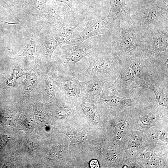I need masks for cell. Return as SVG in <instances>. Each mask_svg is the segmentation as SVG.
Listing matches in <instances>:
<instances>
[{"instance_id":"6da1fadb","label":"cell","mask_w":168,"mask_h":168,"mask_svg":"<svg viewBox=\"0 0 168 168\" xmlns=\"http://www.w3.org/2000/svg\"><path fill=\"white\" fill-rule=\"evenodd\" d=\"M129 55L104 46L89 57L90 65L86 70L79 74L74 72V75L81 81L101 78L106 82H112L126 64Z\"/></svg>"},{"instance_id":"7a4b0ae2","label":"cell","mask_w":168,"mask_h":168,"mask_svg":"<svg viewBox=\"0 0 168 168\" xmlns=\"http://www.w3.org/2000/svg\"><path fill=\"white\" fill-rule=\"evenodd\" d=\"M141 56L149 63L156 74L168 77V28L144 30Z\"/></svg>"},{"instance_id":"3957f363","label":"cell","mask_w":168,"mask_h":168,"mask_svg":"<svg viewBox=\"0 0 168 168\" xmlns=\"http://www.w3.org/2000/svg\"><path fill=\"white\" fill-rule=\"evenodd\" d=\"M118 36L114 35L107 46L110 49L128 54L129 55L142 57L144 31L135 23L119 21Z\"/></svg>"},{"instance_id":"277c9868","label":"cell","mask_w":168,"mask_h":168,"mask_svg":"<svg viewBox=\"0 0 168 168\" xmlns=\"http://www.w3.org/2000/svg\"><path fill=\"white\" fill-rule=\"evenodd\" d=\"M86 25L82 31L75 38L71 39L65 44L75 45L81 43L92 36L104 35L110 37L114 35V21L107 16H86Z\"/></svg>"},{"instance_id":"5b68a950","label":"cell","mask_w":168,"mask_h":168,"mask_svg":"<svg viewBox=\"0 0 168 168\" xmlns=\"http://www.w3.org/2000/svg\"><path fill=\"white\" fill-rule=\"evenodd\" d=\"M103 45L95 43L83 42L75 44H64L59 46V57L64 69L69 71L68 64L73 62L74 64L86 57H89L101 49Z\"/></svg>"},{"instance_id":"8992f818","label":"cell","mask_w":168,"mask_h":168,"mask_svg":"<svg viewBox=\"0 0 168 168\" xmlns=\"http://www.w3.org/2000/svg\"><path fill=\"white\" fill-rule=\"evenodd\" d=\"M168 5L153 4L137 12L135 24L143 30L155 28L160 22L168 21Z\"/></svg>"},{"instance_id":"52a82bcc","label":"cell","mask_w":168,"mask_h":168,"mask_svg":"<svg viewBox=\"0 0 168 168\" xmlns=\"http://www.w3.org/2000/svg\"><path fill=\"white\" fill-rule=\"evenodd\" d=\"M99 98L100 106L107 110L119 112L137 105L141 101L142 98L140 96L129 98L117 96L112 92L107 82H106Z\"/></svg>"},{"instance_id":"ba28073f","label":"cell","mask_w":168,"mask_h":168,"mask_svg":"<svg viewBox=\"0 0 168 168\" xmlns=\"http://www.w3.org/2000/svg\"><path fill=\"white\" fill-rule=\"evenodd\" d=\"M82 18L77 12H70L65 18L52 29L54 37L59 46L66 44L72 33L81 23Z\"/></svg>"},{"instance_id":"9c48e42d","label":"cell","mask_w":168,"mask_h":168,"mask_svg":"<svg viewBox=\"0 0 168 168\" xmlns=\"http://www.w3.org/2000/svg\"><path fill=\"white\" fill-rule=\"evenodd\" d=\"M58 86L62 95L70 100H75L80 95L79 81L73 72L64 69L58 78Z\"/></svg>"},{"instance_id":"30bf717a","label":"cell","mask_w":168,"mask_h":168,"mask_svg":"<svg viewBox=\"0 0 168 168\" xmlns=\"http://www.w3.org/2000/svg\"><path fill=\"white\" fill-rule=\"evenodd\" d=\"M110 10L107 16L113 21H123L130 24L135 22L137 12L129 6L126 0H109Z\"/></svg>"},{"instance_id":"8fae6325","label":"cell","mask_w":168,"mask_h":168,"mask_svg":"<svg viewBox=\"0 0 168 168\" xmlns=\"http://www.w3.org/2000/svg\"><path fill=\"white\" fill-rule=\"evenodd\" d=\"M71 11L67 5L55 0L47 5L39 16L45 17L53 29L61 22Z\"/></svg>"},{"instance_id":"7c38bea8","label":"cell","mask_w":168,"mask_h":168,"mask_svg":"<svg viewBox=\"0 0 168 168\" xmlns=\"http://www.w3.org/2000/svg\"><path fill=\"white\" fill-rule=\"evenodd\" d=\"M127 62L134 72L135 80L149 81V77L155 73L149 63L142 57L129 55Z\"/></svg>"},{"instance_id":"4fadbf2b","label":"cell","mask_w":168,"mask_h":168,"mask_svg":"<svg viewBox=\"0 0 168 168\" xmlns=\"http://www.w3.org/2000/svg\"><path fill=\"white\" fill-rule=\"evenodd\" d=\"M79 81L80 96L93 100L99 99L104 86L107 82L101 78H94Z\"/></svg>"},{"instance_id":"5bb4252c","label":"cell","mask_w":168,"mask_h":168,"mask_svg":"<svg viewBox=\"0 0 168 168\" xmlns=\"http://www.w3.org/2000/svg\"><path fill=\"white\" fill-rule=\"evenodd\" d=\"M135 80L134 72L127 61L126 64L117 78L112 82H107V83L108 87L112 92H121L130 87Z\"/></svg>"},{"instance_id":"9a60e30c","label":"cell","mask_w":168,"mask_h":168,"mask_svg":"<svg viewBox=\"0 0 168 168\" xmlns=\"http://www.w3.org/2000/svg\"><path fill=\"white\" fill-rule=\"evenodd\" d=\"M144 139L140 133H127L123 140L125 151L131 155L139 152L145 146Z\"/></svg>"},{"instance_id":"2e32d148","label":"cell","mask_w":168,"mask_h":168,"mask_svg":"<svg viewBox=\"0 0 168 168\" xmlns=\"http://www.w3.org/2000/svg\"><path fill=\"white\" fill-rule=\"evenodd\" d=\"M39 43L42 55L46 60H50L54 51L58 45V42L53 33L47 34L40 37Z\"/></svg>"},{"instance_id":"e0dca14e","label":"cell","mask_w":168,"mask_h":168,"mask_svg":"<svg viewBox=\"0 0 168 168\" xmlns=\"http://www.w3.org/2000/svg\"><path fill=\"white\" fill-rule=\"evenodd\" d=\"M49 0H26L23 5L25 12L30 15H40Z\"/></svg>"},{"instance_id":"ac0fdd59","label":"cell","mask_w":168,"mask_h":168,"mask_svg":"<svg viewBox=\"0 0 168 168\" xmlns=\"http://www.w3.org/2000/svg\"><path fill=\"white\" fill-rule=\"evenodd\" d=\"M41 29V26L37 27L33 31L28 44L25 47L22 54L20 55L33 60L35 47Z\"/></svg>"},{"instance_id":"d6986e66","label":"cell","mask_w":168,"mask_h":168,"mask_svg":"<svg viewBox=\"0 0 168 168\" xmlns=\"http://www.w3.org/2000/svg\"><path fill=\"white\" fill-rule=\"evenodd\" d=\"M142 161L145 165L150 167H160L161 165V159L158 153L151 151H147L142 153Z\"/></svg>"},{"instance_id":"ffe728a7","label":"cell","mask_w":168,"mask_h":168,"mask_svg":"<svg viewBox=\"0 0 168 168\" xmlns=\"http://www.w3.org/2000/svg\"><path fill=\"white\" fill-rule=\"evenodd\" d=\"M120 119L116 124L114 129V138L119 143L123 140L128 127L127 121L123 119Z\"/></svg>"},{"instance_id":"44dd1931","label":"cell","mask_w":168,"mask_h":168,"mask_svg":"<svg viewBox=\"0 0 168 168\" xmlns=\"http://www.w3.org/2000/svg\"><path fill=\"white\" fill-rule=\"evenodd\" d=\"M153 92L157 100L158 105L168 107V97L167 93H165L163 90L159 86L154 90Z\"/></svg>"},{"instance_id":"7402d4cb","label":"cell","mask_w":168,"mask_h":168,"mask_svg":"<svg viewBox=\"0 0 168 168\" xmlns=\"http://www.w3.org/2000/svg\"><path fill=\"white\" fill-rule=\"evenodd\" d=\"M151 137L152 140L156 143H162L167 142V134L162 130L155 131Z\"/></svg>"},{"instance_id":"603a6c76","label":"cell","mask_w":168,"mask_h":168,"mask_svg":"<svg viewBox=\"0 0 168 168\" xmlns=\"http://www.w3.org/2000/svg\"><path fill=\"white\" fill-rule=\"evenodd\" d=\"M81 110L83 113L94 122H97V117L94 108L88 105L82 106Z\"/></svg>"},{"instance_id":"cb8c5ba5","label":"cell","mask_w":168,"mask_h":168,"mask_svg":"<svg viewBox=\"0 0 168 168\" xmlns=\"http://www.w3.org/2000/svg\"><path fill=\"white\" fill-rule=\"evenodd\" d=\"M67 5L71 12H77L78 9V3L77 0H56Z\"/></svg>"},{"instance_id":"d4e9b609","label":"cell","mask_w":168,"mask_h":168,"mask_svg":"<svg viewBox=\"0 0 168 168\" xmlns=\"http://www.w3.org/2000/svg\"><path fill=\"white\" fill-rule=\"evenodd\" d=\"M90 165L91 168H99V165L96 159L92 160L90 162Z\"/></svg>"},{"instance_id":"484cf974","label":"cell","mask_w":168,"mask_h":168,"mask_svg":"<svg viewBox=\"0 0 168 168\" xmlns=\"http://www.w3.org/2000/svg\"><path fill=\"white\" fill-rule=\"evenodd\" d=\"M0 6H2L4 7L7 8L8 5L5 2L0 1Z\"/></svg>"},{"instance_id":"4316f807","label":"cell","mask_w":168,"mask_h":168,"mask_svg":"<svg viewBox=\"0 0 168 168\" xmlns=\"http://www.w3.org/2000/svg\"><path fill=\"white\" fill-rule=\"evenodd\" d=\"M25 0H14V2L16 4L21 3Z\"/></svg>"},{"instance_id":"83f0119b","label":"cell","mask_w":168,"mask_h":168,"mask_svg":"<svg viewBox=\"0 0 168 168\" xmlns=\"http://www.w3.org/2000/svg\"><path fill=\"white\" fill-rule=\"evenodd\" d=\"M162 0L163 1V2L164 3L168 5V0Z\"/></svg>"}]
</instances>
